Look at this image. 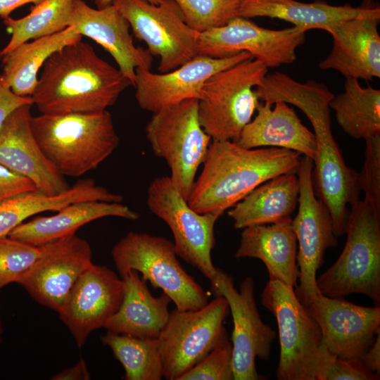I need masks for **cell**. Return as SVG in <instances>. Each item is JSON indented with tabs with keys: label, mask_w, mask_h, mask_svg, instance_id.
<instances>
[{
	"label": "cell",
	"mask_w": 380,
	"mask_h": 380,
	"mask_svg": "<svg viewBox=\"0 0 380 380\" xmlns=\"http://www.w3.org/2000/svg\"><path fill=\"white\" fill-rule=\"evenodd\" d=\"M129 80L82 39L45 62L31 99L44 114L100 112L115 103Z\"/></svg>",
	"instance_id": "6da1fadb"
},
{
	"label": "cell",
	"mask_w": 380,
	"mask_h": 380,
	"mask_svg": "<svg viewBox=\"0 0 380 380\" xmlns=\"http://www.w3.org/2000/svg\"><path fill=\"white\" fill-rule=\"evenodd\" d=\"M300 156L286 148H246L232 141L212 140L188 204L198 213L222 215L262 183L296 173Z\"/></svg>",
	"instance_id": "7a4b0ae2"
},
{
	"label": "cell",
	"mask_w": 380,
	"mask_h": 380,
	"mask_svg": "<svg viewBox=\"0 0 380 380\" xmlns=\"http://www.w3.org/2000/svg\"><path fill=\"white\" fill-rule=\"evenodd\" d=\"M42 151L64 177H80L96 169L118 148L119 137L111 114H44L30 120Z\"/></svg>",
	"instance_id": "3957f363"
},
{
	"label": "cell",
	"mask_w": 380,
	"mask_h": 380,
	"mask_svg": "<svg viewBox=\"0 0 380 380\" xmlns=\"http://www.w3.org/2000/svg\"><path fill=\"white\" fill-rule=\"evenodd\" d=\"M350 206L345 246L336 261L317 278V288L330 298L363 294L380 305V208L365 199Z\"/></svg>",
	"instance_id": "277c9868"
},
{
	"label": "cell",
	"mask_w": 380,
	"mask_h": 380,
	"mask_svg": "<svg viewBox=\"0 0 380 380\" xmlns=\"http://www.w3.org/2000/svg\"><path fill=\"white\" fill-rule=\"evenodd\" d=\"M261 304L275 317L280 345L279 380H317L326 348L320 328L298 298L294 288L270 277Z\"/></svg>",
	"instance_id": "5b68a950"
},
{
	"label": "cell",
	"mask_w": 380,
	"mask_h": 380,
	"mask_svg": "<svg viewBox=\"0 0 380 380\" xmlns=\"http://www.w3.org/2000/svg\"><path fill=\"white\" fill-rule=\"evenodd\" d=\"M267 71L262 62L250 58L213 74L205 82L198 113L202 128L212 140H238L260 104L254 87Z\"/></svg>",
	"instance_id": "8992f818"
},
{
	"label": "cell",
	"mask_w": 380,
	"mask_h": 380,
	"mask_svg": "<svg viewBox=\"0 0 380 380\" xmlns=\"http://www.w3.org/2000/svg\"><path fill=\"white\" fill-rule=\"evenodd\" d=\"M112 257L120 276L139 272L154 289H160L179 310H195L208 303L202 286L182 267L174 243L147 233L130 232L113 248Z\"/></svg>",
	"instance_id": "52a82bcc"
},
{
	"label": "cell",
	"mask_w": 380,
	"mask_h": 380,
	"mask_svg": "<svg viewBox=\"0 0 380 380\" xmlns=\"http://www.w3.org/2000/svg\"><path fill=\"white\" fill-rule=\"evenodd\" d=\"M198 108L196 99L167 107L153 113L145 129L153 152L167 162L172 182L186 201L212 140L201 125Z\"/></svg>",
	"instance_id": "ba28073f"
},
{
	"label": "cell",
	"mask_w": 380,
	"mask_h": 380,
	"mask_svg": "<svg viewBox=\"0 0 380 380\" xmlns=\"http://www.w3.org/2000/svg\"><path fill=\"white\" fill-rule=\"evenodd\" d=\"M229 312L227 300L222 296L198 310L176 308L170 312L158 338L165 379L179 380L228 337L223 322Z\"/></svg>",
	"instance_id": "9c48e42d"
},
{
	"label": "cell",
	"mask_w": 380,
	"mask_h": 380,
	"mask_svg": "<svg viewBox=\"0 0 380 380\" xmlns=\"http://www.w3.org/2000/svg\"><path fill=\"white\" fill-rule=\"evenodd\" d=\"M146 203L148 209L170 227L177 255L210 281L213 279L217 271L211 257L215 243L214 227L221 215L196 212L170 176L158 177L151 181Z\"/></svg>",
	"instance_id": "30bf717a"
},
{
	"label": "cell",
	"mask_w": 380,
	"mask_h": 380,
	"mask_svg": "<svg viewBox=\"0 0 380 380\" xmlns=\"http://www.w3.org/2000/svg\"><path fill=\"white\" fill-rule=\"evenodd\" d=\"M113 4L129 24L135 37L159 57L158 70H173L197 56L200 32L184 21L173 0L153 4L146 0H114Z\"/></svg>",
	"instance_id": "8fae6325"
},
{
	"label": "cell",
	"mask_w": 380,
	"mask_h": 380,
	"mask_svg": "<svg viewBox=\"0 0 380 380\" xmlns=\"http://www.w3.org/2000/svg\"><path fill=\"white\" fill-rule=\"evenodd\" d=\"M210 289L215 297L222 296L227 300L232 313L234 379H264L257 372L255 359H270L277 334L260 317L255 298L254 279L245 277L238 291L232 277L217 268L215 277L210 280Z\"/></svg>",
	"instance_id": "7c38bea8"
},
{
	"label": "cell",
	"mask_w": 380,
	"mask_h": 380,
	"mask_svg": "<svg viewBox=\"0 0 380 380\" xmlns=\"http://www.w3.org/2000/svg\"><path fill=\"white\" fill-rule=\"evenodd\" d=\"M313 160L302 157L296 172L298 184V211L291 226L298 251L296 261L300 284L296 294L306 307L319 292L317 272L322 265L325 251L338 244L330 213L315 196L312 181Z\"/></svg>",
	"instance_id": "4fadbf2b"
},
{
	"label": "cell",
	"mask_w": 380,
	"mask_h": 380,
	"mask_svg": "<svg viewBox=\"0 0 380 380\" xmlns=\"http://www.w3.org/2000/svg\"><path fill=\"white\" fill-rule=\"evenodd\" d=\"M250 19L236 16L224 25L200 32L197 56L220 58L246 51L267 68L296 60V49L305 43L306 31L296 26L267 29Z\"/></svg>",
	"instance_id": "5bb4252c"
},
{
	"label": "cell",
	"mask_w": 380,
	"mask_h": 380,
	"mask_svg": "<svg viewBox=\"0 0 380 380\" xmlns=\"http://www.w3.org/2000/svg\"><path fill=\"white\" fill-rule=\"evenodd\" d=\"M41 248L39 258L16 283L38 303L58 312L80 276L92 263L91 249L87 241L75 234Z\"/></svg>",
	"instance_id": "9a60e30c"
},
{
	"label": "cell",
	"mask_w": 380,
	"mask_h": 380,
	"mask_svg": "<svg viewBox=\"0 0 380 380\" xmlns=\"http://www.w3.org/2000/svg\"><path fill=\"white\" fill-rule=\"evenodd\" d=\"M321 330L329 352L343 359H361L380 333V305L365 307L319 293L306 306Z\"/></svg>",
	"instance_id": "2e32d148"
},
{
	"label": "cell",
	"mask_w": 380,
	"mask_h": 380,
	"mask_svg": "<svg viewBox=\"0 0 380 380\" xmlns=\"http://www.w3.org/2000/svg\"><path fill=\"white\" fill-rule=\"evenodd\" d=\"M123 297L122 279L106 266L92 262L82 273L58 312L78 347L92 331L104 327Z\"/></svg>",
	"instance_id": "e0dca14e"
},
{
	"label": "cell",
	"mask_w": 380,
	"mask_h": 380,
	"mask_svg": "<svg viewBox=\"0 0 380 380\" xmlns=\"http://www.w3.org/2000/svg\"><path fill=\"white\" fill-rule=\"evenodd\" d=\"M250 58L246 51L220 58L196 56L173 70L160 73L137 68L136 101L141 109L154 113L185 100H198L203 84L211 75Z\"/></svg>",
	"instance_id": "ac0fdd59"
},
{
	"label": "cell",
	"mask_w": 380,
	"mask_h": 380,
	"mask_svg": "<svg viewBox=\"0 0 380 380\" xmlns=\"http://www.w3.org/2000/svg\"><path fill=\"white\" fill-rule=\"evenodd\" d=\"M317 141L315 179L320 199L331 217L335 235L346 232L348 204L359 200L360 188L358 174L345 163L333 137L330 115L310 121Z\"/></svg>",
	"instance_id": "d6986e66"
},
{
	"label": "cell",
	"mask_w": 380,
	"mask_h": 380,
	"mask_svg": "<svg viewBox=\"0 0 380 380\" xmlns=\"http://www.w3.org/2000/svg\"><path fill=\"white\" fill-rule=\"evenodd\" d=\"M32 106L18 108L6 120L0 132V163L30 179L40 193L56 196L71 186L46 158L34 135Z\"/></svg>",
	"instance_id": "ffe728a7"
},
{
	"label": "cell",
	"mask_w": 380,
	"mask_h": 380,
	"mask_svg": "<svg viewBox=\"0 0 380 380\" xmlns=\"http://www.w3.org/2000/svg\"><path fill=\"white\" fill-rule=\"evenodd\" d=\"M380 8L336 23L327 30L333 40L329 55L319 63L321 70H334L346 77L366 81L380 77Z\"/></svg>",
	"instance_id": "44dd1931"
},
{
	"label": "cell",
	"mask_w": 380,
	"mask_h": 380,
	"mask_svg": "<svg viewBox=\"0 0 380 380\" xmlns=\"http://www.w3.org/2000/svg\"><path fill=\"white\" fill-rule=\"evenodd\" d=\"M70 26L106 50L132 86L135 84L137 68L151 69L152 56L134 45L129 23L113 4L94 8L84 0H75Z\"/></svg>",
	"instance_id": "7402d4cb"
},
{
	"label": "cell",
	"mask_w": 380,
	"mask_h": 380,
	"mask_svg": "<svg viewBox=\"0 0 380 380\" xmlns=\"http://www.w3.org/2000/svg\"><path fill=\"white\" fill-rule=\"evenodd\" d=\"M258 113L243 129L235 142L246 148L263 146L296 151L313 161L317 155L314 132L301 122L288 103L276 101L260 103Z\"/></svg>",
	"instance_id": "603a6c76"
},
{
	"label": "cell",
	"mask_w": 380,
	"mask_h": 380,
	"mask_svg": "<svg viewBox=\"0 0 380 380\" xmlns=\"http://www.w3.org/2000/svg\"><path fill=\"white\" fill-rule=\"evenodd\" d=\"M291 217L243 228L236 258H257L266 266L269 277L286 285L297 286V240Z\"/></svg>",
	"instance_id": "cb8c5ba5"
},
{
	"label": "cell",
	"mask_w": 380,
	"mask_h": 380,
	"mask_svg": "<svg viewBox=\"0 0 380 380\" xmlns=\"http://www.w3.org/2000/svg\"><path fill=\"white\" fill-rule=\"evenodd\" d=\"M50 216L34 217L15 227L8 236L39 246L75 234L86 224L105 217L135 220L137 212L117 202L83 201L70 203Z\"/></svg>",
	"instance_id": "d4e9b609"
},
{
	"label": "cell",
	"mask_w": 380,
	"mask_h": 380,
	"mask_svg": "<svg viewBox=\"0 0 380 380\" xmlns=\"http://www.w3.org/2000/svg\"><path fill=\"white\" fill-rule=\"evenodd\" d=\"M124 297L119 310L106 322L108 330L141 338H158L170 315L172 301L165 293L153 296L136 270L121 275Z\"/></svg>",
	"instance_id": "484cf974"
},
{
	"label": "cell",
	"mask_w": 380,
	"mask_h": 380,
	"mask_svg": "<svg viewBox=\"0 0 380 380\" xmlns=\"http://www.w3.org/2000/svg\"><path fill=\"white\" fill-rule=\"evenodd\" d=\"M373 6H333L315 1L304 3L296 0H243L238 16L253 18L267 17L289 22L305 31H327L340 22L367 13Z\"/></svg>",
	"instance_id": "4316f807"
},
{
	"label": "cell",
	"mask_w": 380,
	"mask_h": 380,
	"mask_svg": "<svg viewBox=\"0 0 380 380\" xmlns=\"http://www.w3.org/2000/svg\"><path fill=\"white\" fill-rule=\"evenodd\" d=\"M299 184L295 172L275 177L257 186L228 211L235 229L272 224L294 211Z\"/></svg>",
	"instance_id": "83f0119b"
},
{
	"label": "cell",
	"mask_w": 380,
	"mask_h": 380,
	"mask_svg": "<svg viewBox=\"0 0 380 380\" xmlns=\"http://www.w3.org/2000/svg\"><path fill=\"white\" fill-rule=\"evenodd\" d=\"M73 26L56 34L25 42L2 56L1 80L13 93L31 97L34 92L39 72L47 59L64 46L82 39Z\"/></svg>",
	"instance_id": "f1b7e54d"
},
{
	"label": "cell",
	"mask_w": 380,
	"mask_h": 380,
	"mask_svg": "<svg viewBox=\"0 0 380 380\" xmlns=\"http://www.w3.org/2000/svg\"><path fill=\"white\" fill-rule=\"evenodd\" d=\"M105 191L90 178L78 180L66 191L46 196L38 191L24 194L0 204V237L34 215L46 211L56 212L65 205L83 201H101Z\"/></svg>",
	"instance_id": "f546056e"
},
{
	"label": "cell",
	"mask_w": 380,
	"mask_h": 380,
	"mask_svg": "<svg viewBox=\"0 0 380 380\" xmlns=\"http://www.w3.org/2000/svg\"><path fill=\"white\" fill-rule=\"evenodd\" d=\"M329 108L341 129L356 139L380 135V90L362 87L359 80L346 77L343 91L334 96Z\"/></svg>",
	"instance_id": "4dcf8cb0"
},
{
	"label": "cell",
	"mask_w": 380,
	"mask_h": 380,
	"mask_svg": "<svg viewBox=\"0 0 380 380\" xmlns=\"http://www.w3.org/2000/svg\"><path fill=\"white\" fill-rule=\"evenodd\" d=\"M75 0H42L20 18L3 20L11 39L2 49V56L19 45L59 32L70 26Z\"/></svg>",
	"instance_id": "1f68e13d"
},
{
	"label": "cell",
	"mask_w": 380,
	"mask_h": 380,
	"mask_svg": "<svg viewBox=\"0 0 380 380\" xmlns=\"http://www.w3.org/2000/svg\"><path fill=\"white\" fill-rule=\"evenodd\" d=\"M125 369L127 380H160L163 364L158 338H141L110 330L101 337Z\"/></svg>",
	"instance_id": "d6a6232c"
},
{
	"label": "cell",
	"mask_w": 380,
	"mask_h": 380,
	"mask_svg": "<svg viewBox=\"0 0 380 380\" xmlns=\"http://www.w3.org/2000/svg\"><path fill=\"white\" fill-rule=\"evenodd\" d=\"M180 9L185 23L202 32L225 25L238 16L243 0H173Z\"/></svg>",
	"instance_id": "836d02e7"
},
{
	"label": "cell",
	"mask_w": 380,
	"mask_h": 380,
	"mask_svg": "<svg viewBox=\"0 0 380 380\" xmlns=\"http://www.w3.org/2000/svg\"><path fill=\"white\" fill-rule=\"evenodd\" d=\"M42 248L9 237H0V290L18 280L34 265Z\"/></svg>",
	"instance_id": "e575fe53"
},
{
	"label": "cell",
	"mask_w": 380,
	"mask_h": 380,
	"mask_svg": "<svg viewBox=\"0 0 380 380\" xmlns=\"http://www.w3.org/2000/svg\"><path fill=\"white\" fill-rule=\"evenodd\" d=\"M232 344L227 337L179 380H233Z\"/></svg>",
	"instance_id": "d590c367"
},
{
	"label": "cell",
	"mask_w": 380,
	"mask_h": 380,
	"mask_svg": "<svg viewBox=\"0 0 380 380\" xmlns=\"http://www.w3.org/2000/svg\"><path fill=\"white\" fill-rule=\"evenodd\" d=\"M365 162L358 174L364 199L380 208V135L365 139Z\"/></svg>",
	"instance_id": "8d00e7d4"
},
{
	"label": "cell",
	"mask_w": 380,
	"mask_h": 380,
	"mask_svg": "<svg viewBox=\"0 0 380 380\" xmlns=\"http://www.w3.org/2000/svg\"><path fill=\"white\" fill-rule=\"evenodd\" d=\"M379 377L369 371L360 359L339 358L327 349L317 380H379Z\"/></svg>",
	"instance_id": "74e56055"
},
{
	"label": "cell",
	"mask_w": 380,
	"mask_h": 380,
	"mask_svg": "<svg viewBox=\"0 0 380 380\" xmlns=\"http://www.w3.org/2000/svg\"><path fill=\"white\" fill-rule=\"evenodd\" d=\"M37 191L28 178L0 163V204L11 198Z\"/></svg>",
	"instance_id": "f35d334b"
},
{
	"label": "cell",
	"mask_w": 380,
	"mask_h": 380,
	"mask_svg": "<svg viewBox=\"0 0 380 380\" xmlns=\"http://www.w3.org/2000/svg\"><path fill=\"white\" fill-rule=\"evenodd\" d=\"M31 103L33 105L31 97L20 96L11 89L1 78L0 80V132L9 117L18 108Z\"/></svg>",
	"instance_id": "ab89813d"
},
{
	"label": "cell",
	"mask_w": 380,
	"mask_h": 380,
	"mask_svg": "<svg viewBox=\"0 0 380 380\" xmlns=\"http://www.w3.org/2000/svg\"><path fill=\"white\" fill-rule=\"evenodd\" d=\"M87 363L80 359L73 367L67 368L53 376V380H89L90 379Z\"/></svg>",
	"instance_id": "60d3db41"
},
{
	"label": "cell",
	"mask_w": 380,
	"mask_h": 380,
	"mask_svg": "<svg viewBox=\"0 0 380 380\" xmlns=\"http://www.w3.org/2000/svg\"><path fill=\"white\" fill-rule=\"evenodd\" d=\"M360 360L369 371L380 376V333Z\"/></svg>",
	"instance_id": "b9f144b4"
},
{
	"label": "cell",
	"mask_w": 380,
	"mask_h": 380,
	"mask_svg": "<svg viewBox=\"0 0 380 380\" xmlns=\"http://www.w3.org/2000/svg\"><path fill=\"white\" fill-rule=\"evenodd\" d=\"M42 0H0V18L4 20L18 8L29 4H37Z\"/></svg>",
	"instance_id": "7bdbcfd3"
},
{
	"label": "cell",
	"mask_w": 380,
	"mask_h": 380,
	"mask_svg": "<svg viewBox=\"0 0 380 380\" xmlns=\"http://www.w3.org/2000/svg\"><path fill=\"white\" fill-rule=\"evenodd\" d=\"M146 1L153 4H160L163 3V1H165V0H146ZM113 1L114 0H96L94 2L97 8H104L108 5L112 4Z\"/></svg>",
	"instance_id": "ee69618b"
},
{
	"label": "cell",
	"mask_w": 380,
	"mask_h": 380,
	"mask_svg": "<svg viewBox=\"0 0 380 380\" xmlns=\"http://www.w3.org/2000/svg\"><path fill=\"white\" fill-rule=\"evenodd\" d=\"M3 334V327H2V322L0 317V344L1 343V336Z\"/></svg>",
	"instance_id": "f6af8a7d"
},
{
	"label": "cell",
	"mask_w": 380,
	"mask_h": 380,
	"mask_svg": "<svg viewBox=\"0 0 380 380\" xmlns=\"http://www.w3.org/2000/svg\"><path fill=\"white\" fill-rule=\"evenodd\" d=\"M1 51H2V49H1V47H0V62L1 61V58H2ZM1 72L0 70V80H1Z\"/></svg>",
	"instance_id": "bcb514c9"
},
{
	"label": "cell",
	"mask_w": 380,
	"mask_h": 380,
	"mask_svg": "<svg viewBox=\"0 0 380 380\" xmlns=\"http://www.w3.org/2000/svg\"><path fill=\"white\" fill-rule=\"evenodd\" d=\"M91 1H95L96 0H91Z\"/></svg>",
	"instance_id": "7dc6e473"
}]
</instances>
